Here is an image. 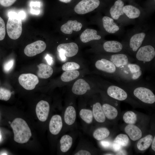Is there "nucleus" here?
I'll use <instances>...</instances> for the list:
<instances>
[{
  "instance_id": "f257e3e1",
  "label": "nucleus",
  "mask_w": 155,
  "mask_h": 155,
  "mask_svg": "<svg viewBox=\"0 0 155 155\" xmlns=\"http://www.w3.org/2000/svg\"><path fill=\"white\" fill-rule=\"evenodd\" d=\"M106 57L116 67L115 76L125 82L133 83L138 80L142 74V70L137 72V64L132 63L131 59L125 54H113Z\"/></svg>"
},
{
  "instance_id": "f03ea898",
  "label": "nucleus",
  "mask_w": 155,
  "mask_h": 155,
  "mask_svg": "<svg viewBox=\"0 0 155 155\" xmlns=\"http://www.w3.org/2000/svg\"><path fill=\"white\" fill-rule=\"evenodd\" d=\"M14 134V139L20 144L27 142L31 135V130L26 122L21 118H16L10 124Z\"/></svg>"
},
{
  "instance_id": "7ed1b4c3",
  "label": "nucleus",
  "mask_w": 155,
  "mask_h": 155,
  "mask_svg": "<svg viewBox=\"0 0 155 155\" xmlns=\"http://www.w3.org/2000/svg\"><path fill=\"white\" fill-rule=\"evenodd\" d=\"M155 57V49L152 45L148 44L140 47L136 52L137 62L144 69L149 66Z\"/></svg>"
},
{
  "instance_id": "20e7f679",
  "label": "nucleus",
  "mask_w": 155,
  "mask_h": 155,
  "mask_svg": "<svg viewBox=\"0 0 155 155\" xmlns=\"http://www.w3.org/2000/svg\"><path fill=\"white\" fill-rule=\"evenodd\" d=\"M6 29L8 36L10 38L16 40L20 36L22 32V23L18 14L9 17Z\"/></svg>"
},
{
  "instance_id": "39448f33",
  "label": "nucleus",
  "mask_w": 155,
  "mask_h": 155,
  "mask_svg": "<svg viewBox=\"0 0 155 155\" xmlns=\"http://www.w3.org/2000/svg\"><path fill=\"white\" fill-rule=\"evenodd\" d=\"M134 96L142 102L152 104L155 102V95L152 91L147 87L139 86L133 90Z\"/></svg>"
},
{
  "instance_id": "423d86ee",
  "label": "nucleus",
  "mask_w": 155,
  "mask_h": 155,
  "mask_svg": "<svg viewBox=\"0 0 155 155\" xmlns=\"http://www.w3.org/2000/svg\"><path fill=\"white\" fill-rule=\"evenodd\" d=\"M94 66L98 70L110 75L115 76L117 70L115 66L106 58H102L95 61Z\"/></svg>"
},
{
  "instance_id": "0eeeda50",
  "label": "nucleus",
  "mask_w": 155,
  "mask_h": 155,
  "mask_svg": "<svg viewBox=\"0 0 155 155\" xmlns=\"http://www.w3.org/2000/svg\"><path fill=\"white\" fill-rule=\"evenodd\" d=\"M100 4L99 0H82L76 5L74 11L78 14H85L96 8Z\"/></svg>"
},
{
  "instance_id": "6e6552de",
  "label": "nucleus",
  "mask_w": 155,
  "mask_h": 155,
  "mask_svg": "<svg viewBox=\"0 0 155 155\" xmlns=\"http://www.w3.org/2000/svg\"><path fill=\"white\" fill-rule=\"evenodd\" d=\"M62 117L64 124L63 129L66 127L68 128L73 126L75 123L77 117L75 107L72 105L67 106L64 110Z\"/></svg>"
},
{
  "instance_id": "1a4fd4ad",
  "label": "nucleus",
  "mask_w": 155,
  "mask_h": 155,
  "mask_svg": "<svg viewBox=\"0 0 155 155\" xmlns=\"http://www.w3.org/2000/svg\"><path fill=\"white\" fill-rule=\"evenodd\" d=\"M18 81L22 87L28 90L34 89L39 81L37 76L30 73L21 74L19 77Z\"/></svg>"
},
{
  "instance_id": "9d476101",
  "label": "nucleus",
  "mask_w": 155,
  "mask_h": 155,
  "mask_svg": "<svg viewBox=\"0 0 155 155\" xmlns=\"http://www.w3.org/2000/svg\"><path fill=\"white\" fill-rule=\"evenodd\" d=\"M107 85L106 92L110 97L119 101H124L127 98V93L121 88L110 83Z\"/></svg>"
},
{
  "instance_id": "9b49d317",
  "label": "nucleus",
  "mask_w": 155,
  "mask_h": 155,
  "mask_svg": "<svg viewBox=\"0 0 155 155\" xmlns=\"http://www.w3.org/2000/svg\"><path fill=\"white\" fill-rule=\"evenodd\" d=\"M46 47V44L44 41L38 40L27 45L24 52L27 56L33 57L42 53Z\"/></svg>"
},
{
  "instance_id": "f8f14e48",
  "label": "nucleus",
  "mask_w": 155,
  "mask_h": 155,
  "mask_svg": "<svg viewBox=\"0 0 155 155\" xmlns=\"http://www.w3.org/2000/svg\"><path fill=\"white\" fill-rule=\"evenodd\" d=\"M91 89L88 82L83 79L80 78L74 83L71 88V92L76 95L82 96L87 94Z\"/></svg>"
},
{
  "instance_id": "ddd939ff",
  "label": "nucleus",
  "mask_w": 155,
  "mask_h": 155,
  "mask_svg": "<svg viewBox=\"0 0 155 155\" xmlns=\"http://www.w3.org/2000/svg\"><path fill=\"white\" fill-rule=\"evenodd\" d=\"M63 122L62 116L56 114L53 116L49 124V129L50 133L53 135L59 134L63 129Z\"/></svg>"
},
{
  "instance_id": "4468645a",
  "label": "nucleus",
  "mask_w": 155,
  "mask_h": 155,
  "mask_svg": "<svg viewBox=\"0 0 155 155\" xmlns=\"http://www.w3.org/2000/svg\"><path fill=\"white\" fill-rule=\"evenodd\" d=\"M50 110V105L46 101L41 100L37 104L36 112L39 120L41 122H45L47 119Z\"/></svg>"
},
{
  "instance_id": "2eb2a0df",
  "label": "nucleus",
  "mask_w": 155,
  "mask_h": 155,
  "mask_svg": "<svg viewBox=\"0 0 155 155\" xmlns=\"http://www.w3.org/2000/svg\"><path fill=\"white\" fill-rule=\"evenodd\" d=\"M57 50L59 53H63L65 56L71 57L77 54L79 48L76 43L71 42L59 44L57 47Z\"/></svg>"
},
{
  "instance_id": "dca6fc26",
  "label": "nucleus",
  "mask_w": 155,
  "mask_h": 155,
  "mask_svg": "<svg viewBox=\"0 0 155 155\" xmlns=\"http://www.w3.org/2000/svg\"><path fill=\"white\" fill-rule=\"evenodd\" d=\"M146 36L145 33L142 32L135 34L131 38L129 42V47L134 52H136L141 46Z\"/></svg>"
},
{
  "instance_id": "f3484780",
  "label": "nucleus",
  "mask_w": 155,
  "mask_h": 155,
  "mask_svg": "<svg viewBox=\"0 0 155 155\" xmlns=\"http://www.w3.org/2000/svg\"><path fill=\"white\" fill-rule=\"evenodd\" d=\"M73 138L69 134H65L61 137L59 140V148L62 154H65L71 149L73 144Z\"/></svg>"
},
{
  "instance_id": "a211bd4d",
  "label": "nucleus",
  "mask_w": 155,
  "mask_h": 155,
  "mask_svg": "<svg viewBox=\"0 0 155 155\" xmlns=\"http://www.w3.org/2000/svg\"><path fill=\"white\" fill-rule=\"evenodd\" d=\"M82 24L76 20H69L61 27V31L65 34H71L73 31H78L81 30Z\"/></svg>"
},
{
  "instance_id": "6ab92c4d",
  "label": "nucleus",
  "mask_w": 155,
  "mask_h": 155,
  "mask_svg": "<svg viewBox=\"0 0 155 155\" xmlns=\"http://www.w3.org/2000/svg\"><path fill=\"white\" fill-rule=\"evenodd\" d=\"M104 50L110 53H116L121 52L123 48L122 44L120 42L115 40L108 41L103 44Z\"/></svg>"
},
{
  "instance_id": "aec40b11",
  "label": "nucleus",
  "mask_w": 155,
  "mask_h": 155,
  "mask_svg": "<svg viewBox=\"0 0 155 155\" xmlns=\"http://www.w3.org/2000/svg\"><path fill=\"white\" fill-rule=\"evenodd\" d=\"M92 111L94 118L96 122L103 123L105 121L106 117L100 102H97L94 103L92 105Z\"/></svg>"
},
{
  "instance_id": "412c9836",
  "label": "nucleus",
  "mask_w": 155,
  "mask_h": 155,
  "mask_svg": "<svg viewBox=\"0 0 155 155\" xmlns=\"http://www.w3.org/2000/svg\"><path fill=\"white\" fill-rule=\"evenodd\" d=\"M125 131L130 138L135 141L142 137V133L140 129L134 124H129L125 128Z\"/></svg>"
},
{
  "instance_id": "4be33fe9",
  "label": "nucleus",
  "mask_w": 155,
  "mask_h": 155,
  "mask_svg": "<svg viewBox=\"0 0 155 155\" xmlns=\"http://www.w3.org/2000/svg\"><path fill=\"white\" fill-rule=\"evenodd\" d=\"M124 3L121 0H117L114 3L110 9V13L113 19L117 20L121 16L124 14L123 9Z\"/></svg>"
},
{
  "instance_id": "5701e85b",
  "label": "nucleus",
  "mask_w": 155,
  "mask_h": 155,
  "mask_svg": "<svg viewBox=\"0 0 155 155\" xmlns=\"http://www.w3.org/2000/svg\"><path fill=\"white\" fill-rule=\"evenodd\" d=\"M80 38L83 42L86 43L92 40H100L101 36L97 35L96 30L87 29L81 34Z\"/></svg>"
},
{
  "instance_id": "b1692460",
  "label": "nucleus",
  "mask_w": 155,
  "mask_h": 155,
  "mask_svg": "<svg viewBox=\"0 0 155 155\" xmlns=\"http://www.w3.org/2000/svg\"><path fill=\"white\" fill-rule=\"evenodd\" d=\"M102 21L103 27L108 32L114 34L119 30V26L115 22L112 18L105 16L103 18Z\"/></svg>"
},
{
  "instance_id": "393cba45",
  "label": "nucleus",
  "mask_w": 155,
  "mask_h": 155,
  "mask_svg": "<svg viewBox=\"0 0 155 155\" xmlns=\"http://www.w3.org/2000/svg\"><path fill=\"white\" fill-rule=\"evenodd\" d=\"M129 138L126 134H120L117 135L113 144V150L115 151L121 150L122 147L126 146L128 144Z\"/></svg>"
},
{
  "instance_id": "a878e982",
  "label": "nucleus",
  "mask_w": 155,
  "mask_h": 155,
  "mask_svg": "<svg viewBox=\"0 0 155 155\" xmlns=\"http://www.w3.org/2000/svg\"><path fill=\"white\" fill-rule=\"evenodd\" d=\"M37 67L38 70L37 72V75L39 78L47 79L52 75L53 69L49 65L44 63H41Z\"/></svg>"
},
{
  "instance_id": "bb28decb",
  "label": "nucleus",
  "mask_w": 155,
  "mask_h": 155,
  "mask_svg": "<svg viewBox=\"0 0 155 155\" xmlns=\"http://www.w3.org/2000/svg\"><path fill=\"white\" fill-rule=\"evenodd\" d=\"M79 114L84 124L89 125L92 122L94 117L92 110L85 107L82 108L79 110Z\"/></svg>"
},
{
  "instance_id": "cd10ccee",
  "label": "nucleus",
  "mask_w": 155,
  "mask_h": 155,
  "mask_svg": "<svg viewBox=\"0 0 155 155\" xmlns=\"http://www.w3.org/2000/svg\"><path fill=\"white\" fill-rule=\"evenodd\" d=\"M123 11L124 13L131 19L139 17L141 13L140 11L138 8L131 5L124 6Z\"/></svg>"
},
{
  "instance_id": "c85d7f7f",
  "label": "nucleus",
  "mask_w": 155,
  "mask_h": 155,
  "mask_svg": "<svg viewBox=\"0 0 155 155\" xmlns=\"http://www.w3.org/2000/svg\"><path fill=\"white\" fill-rule=\"evenodd\" d=\"M102 107L105 117L108 119H113L117 117L118 111L114 106L108 103H105L102 105Z\"/></svg>"
},
{
  "instance_id": "c756f323",
  "label": "nucleus",
  "mask_w": 155,
  "mask_h": 155,
  "mask_svg": "<svg viewBox=\"0 0 155 155\" xmlns=\"http://www.w3.org/2000/svg\"><path fill=\"white\" fill-rule=\"evenodd\" d=\"M80 75L78 70L65 71L61 74V79L64 82H69L77 78Z\"/></svg>"
},
{
  "instance_id": "7c9ffc66",
  "label": "nucleus",
  "mask_w": 155,
  "mask_h": 155,
  "mask_svg": "<svg viewBox=\"0 0 155 155\" xmlns=\"http://www.w3.org/2000/svg\"><path fill=\"white\" fill-rule=\"evenodd\" d=\"M153 139V137L151 135H148L141 139L137 143V148L141 151L147 149L150 146Z\"/></svg>"
},
{
  "instance_id": "2f4dec72",
  "label": "nucleus",
  "mask_w": 155,
  "mask_h": 155,
  "mask_svg": "<svg viewBox=\"0 0 155 155\" xmlns=\"http://www.w3.org/2000/svg\"><path fill=\"white\" fill-rule=\"evenodd\" d=\"M110 133V131L107 128L105 127H100L96 129L94 131L93 136L96 140L100 141L108 137Z\"/></svg>"
},
{
  "instance_id": "473e14b6",
  "label": "nucleus",
  "mask_w": 155,
  "mask_h": 155,
  "mask_svg": "<svg viewBox=\"0 0 155 155\" xmlns=\"http://www.w3.org/2000/svg\"><path fill=\"white\" fill-rule=\"evenodd\" d=\"M123 119L124 121L127 123L134 124L137 120L136 115L133 112L128 111L123 115Z\"/></svg>"
},
{
  "instance_id": "72a5a7b5",
  "label": "nucleus",
  "mask_w": 155,
  "mask_h": 155,
  "mask_svg": "<svg viewBox=\"0 0 155 155\" xmlns=\"http://www.w3.org/2000/svg\"><path fill=\"white\" fill-rule=\"evenodd\" d=\"M80 68V65L75 62H67L62 66V69L64 71L77 70Z\"/></svg>"
},
{
  "instance_id": "f704fd0d",
  "label": "nucleus",
  "mask_w": 155,
  "mask_h": 155,
  "mask_svg": "<svg viewBox=\"0 0 155 155\" xmlns=\"http://www.w3.org/2000/svg\"><path fill=\"white\" fill-rule=\"evenodd\" d=\"M11 93L9 90L4 88H0V100H8L10 98Z\"/></svg>"
},
{
  "instance_id": "c9c22d12",
  "label": "nucleus",
  "mask_w": 155,
  "mask_h": 155,
  "mask_svg": "<svg viewBox=\"0 0 155 155\" xmlns=\"http://www.w3.org/2000/svg\"><path fill=\"white\" fill-rule=\"evenodd\" d=\"M5 35V27L4 22L0 17V40H3Z\"/></svg>"
},
{
  "instance_id": "e433bc0d",
  "label": "nucleus",
  "mask_w": 155,
  "mask_h": 155,
  "mask_svg": "<svg viewBox=\"0 0 155 155\" xmlns=\"http://www.w3.org/2000/svg\"><path fill=\"white\" fill-rule=\"evenodd\" d=\"M14 63L13 59H11L6 62L4 65V69L6 72L9 71L12 67Z\"/></svg>"
},
{
  "instance_id": "4c0bfd02",
  "label": "nucleus",
  "mask_w": 155,
  "mask_h": 155,
  "mask_svg": "<svg viewBox=\"0 0 155 155\" xmlns=\"http://www.w3.org/2000/svg\"><path fill=\"white\" fill-rule=\"evenodd\" d=\"M16 0H0V4L4 7H8L12 5Z\"/></svg>"
},
{
  "instance_id": "58836bf2",
  "label": "nucleus",
  "mask_w": 155,
  "mask_h": 155,
  "mask_svg": "<svg viewBox=\"0 0 155 155\" xmlns=\"http://www.w3.org/2000/svg\"><path fill=\"white\" fill-rule=\"evenodd\" d=\"M101 145L104 148H108L110 146V143L108 141H102L101 142Z\"/></svg>"
},
{
  "instance_id": "ea45409f",
  "label": "nucleus",
  "mask_w": 155,
  "mask_h": 155,
  "mask_svg": "<svg viewBox=\"0 0 155 155\" xmlns=\"http://www.w3.org/2000/svg\"><path fill=\"white\" fill-rule=\"evenodd\" d=\"M30 5L31 7H40V2L38 1L31 2Z\"/></svg>"
},
{
  "instance_id": "a19ab883",
  "label": "nucleus",
  "mask_w": 155,
  "mask_h": 155,
  "mask_svg": "<svg viewBox=\"0 0 155 155\" xmlns=\"http://www.w3.org/2000/svg\"><path fill=\"white\" fill-rule=\"evenodd\" d=\"M18 17L21 20H23L26 16L25 12L23 11H20L18 13Z\"/></svg>"
},
{
  "instance_id": "79ce46f5",
  "label": "nucleus",
  "mask_w": 155,
  "mask_h": 155,
  "mask_svg": "<svg viewBox=\"0 0 155 155\" xmlns=\"http://www.w3.org/2000/svg\"><path fill=\"white\" fill-rule=\"evenodd\" d=\"M47 62L49 64H51L52 63V58L49 56L48 55H47L45 57Z\"/></svg>"
},
{
  "instance_id": "37998d69",
  "label": "nucleus",
  "mask_w": 155,
  "mask_h": 155,
  "mask_svg": "<svg viewBox=\"0 0 155 155\" xmlns=\"http://www.w3.org/2000/svg\"><path fill=\"white\" fill-rule=\"evenodd\" d=\"M31 13L32 14L35 15H38L40 13V11L39 10H35L33 9H30Z\"/></svg>"
},
{
  "instance_id": "c03bdc74",
  "label": "nucleus",
  "mask_w": 155,
  "mask_h": 155,
  "mask_svg": "<svg viewBox=\"0 0 155 155\" xmlns=\"http://www.w3.org/2000/svg\"><path fill=\"white\" fill-rule=\"evenodd\" d=\"M152 149L154 151H155V137L153 138L152 142Z\"/></svg>"
},
{
  "instance_id": "a18cd8bd",
  "label": "nucleus",
  "mask_w": 155,
  "mask_h": 155,
  "mask_svg": "<svg viewBox=\"0 0 155 155\" xmlns=\"http://www.w3.org/2000/svg\"><path fill=\"white\" fill-rule=\"evenodd\" d=\"M117 155H126V153L125 152H124V150H121L117 154Z\"/></svg>"
},
{
  "instance_id": "49530a36",
  "label": "nucleus",
  "mask_w": 155,
  "mask_h": 155,
  "mask_svg": "<svg viewBox=\"0 0 155 155\" xmlns=\"http://www.w3.org/2000/svg\"><path fill=\"white\" fill-rule=\"evenodd\" d=\"M60 1L65 3H68L70 2L71 0H59Z\"/></svg>"
},
{
  "instance_id": "de8ad7c7",
  "label": "nucleus",
  "mask_w": 155,
  "mask_h": 155,
  "mask_svg": "<svg viewBox=\"0 0 155 155\" xmlns=\"http://www.w3.org/2000/svg\"><path fill=\"white\" fill-rule=\"evenodd\" d=\"M1 134H0V140L1 139Z\"/></svg>"
},
{
  "instance_id": "09e8293b",
  "label": "nucleus",
  "mask_w": 155,
  "mask_h": 155,
  "mask_svg": "<svg viewBox=\"0 0 155 155\" xmlns=\"http://www.w3.org/2000/svg\"><path fill=\"white\" fill-rule=\"evenodd\" d=\"M9 123L10 124H11V123L10 121H9Z\"/></svg>"
}]
</instances>
